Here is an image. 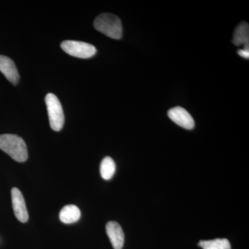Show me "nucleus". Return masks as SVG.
Wrapping results in <instances>:
<instances>
[{
    "label": "nucleus",
    "instance_id": "obj_1",
    "mask_svg": "<svg viewBox=\"0 0 249 249\" xmlns=\"http://www.w3.org/2000/svg\"><path fill=\"white\" fill-rule=\"evenodd\" d=\"M0 149L16 161L24 162L27 160V145L19 136L9 134L0 135Z\"/></svg>",
    "mask_w": 249,
    "mask_h": 249
},
{
    "label": "nucleus",
    "instance_id": "obj_2",
    "mask_svg": "<svg viewBox=\"0 0 249 249\" xmlns=\"http://www.w3.org/2000/svg\"><path fill=\"white\" fill-rule=\"evenodd\" d=\"M95 29L107 37L119 40L122 37V23L119 17L111 14L99 15L93 22Z\"/></svg>",
    "mask_w": 249,
    "mask_h": 249
},
{
    "label": "nucleus",
    "instance_id": "obj_3",
    "mask_svg": "<svg viewBox=\"0 0 249 249\" xmlns=\"http://www.w3.org/2000/svg\"><path fill=\"white\" fill-rule=\"evenodd\" d=\"M45 102L51 127L54 131H60L63 127L65 123V116L61 103L58 97L52 93H49L46 96Z\"/></svg>",
    "mask_w": 249,
    "mask_h": 249
},
{
    "label": "nucleus",
    "instance_id": "obj_4",
    "mask_svg": "<svg viewBox=\"0 0 249 249\" xmlns=\"http://www.w3.org/2000/svg\"><path fill=\"white\" fill-rule=\"evenodd\" d=\"M60 47L69 55L79 58H89L96 53L94 46L80 41L65 40Z\"/></svg>",
    "mask_w": 249,
    "mask_h": 249
},
{
    "label": "nucleus",
    "instance_id": "obj_5",
    "mask_svg": "<svg viewBox=\"0 0 249 249\" xmlns=\"http://www.w3.org/2000/svg\"><path fill=\"white\" fill-rule=\"evenodd\" d=\"M168 117L180 127L192 129L195 127V121L191 114L181 107H175L168 112Z\"/></svg>",
    "mask_w": 249,
    "mask_h": 249
},
{
    "label": "nucleus",
    "instance_id": "obj_6",
    "mask_svg": "<svg viewBox=\"0 0 249 249\" xmlns=\"http://www.w3.org/2000/svg\"><path fill=\"white\" fill-rule=\"evenodd\" d=\"M11 199L15 215L19 222H27L29 214L22 193L17 188L11 190Z\"/></svg>",
    "mask_w": 249,
    "mask_h": 249
},
{
    "label": "nucleus",
    "instance_id": "obj_7",
    "mask_svg": "<svg viewBox=\"0 0 249 249\" xmlns=\"http://www.w3.org/2000/svg\"><path fill=\"white\" fill-rule=\"evenodd\" d=\"M106 232L114 249H122L124 245V232L120 224L116 222H109L106 225Z\"/></svg>",
    "mask_w": 249,
    "mask_h": 249
},
{
    "label": "nucleus",
    "instance_id": "obj_8",
    "mask_svg": "<svg viewBox=\"0 0 249 249\" xmlns=\"http://www.w3.org/2000/svg\"><path fill=\"white\" fill-rule=\"evenodd\" d=\"M0 71L12 84L17 85L19 76L14 62L5 55H0Z\"/></svg>",
    "mask_w": 249,
    "mask_h": 249
},
{
    "label": "nucleus",
    "instance_id": "obj_9",
    "mask_svg": "<svg viewBox=\"0 0 249 249\" xmlns=\"http://www.w3.org/2000/svg\"><path fill=\"white\" fill-rule=\"evenodd\" d=\"M232 42L236 46L243 45L244 49L249 50V26L247 22L241 23L236 28L232 37Z\"/></svg>",
    "mask_w": 249,
    "mask_h": 249
},
{
    "label": "nucleus",
    "instance_id": "obj_10",
    "mask_svg": "<svg viewBox=\"0 0 249 249\" xmlns=\"http://www.w3.org/2000/svg\"><path fill=\"white\" fill-rule=\"evenodd\" d=\"M80 209L75 205H67L60 211L59 217L64 224H70L76 222L80 218Z\"/></svg>",
    "mask_w": 249,
    "mask_h": 249
},
{
    "label": "nucleus",
    "instance_id": "obj_11",
    "mask_svg": "<svg viewBox=\"0 0 249 249\" xmlns=\"http://www.w3.org/2000/svg\"><path fill=\"white\" fill-rule=\"evenodd\" d=\"M116 171L114 160L109 157H106L101 161L100 173L103 179L109 180L114 176Z\"/></svg>",
    "mask_w": 249,
    "mask_h": 249
},
{
    "label": "nucleus",
    "instance_id": "obj_12",
    "mask_svg": "<svg viewBox=\"0 0 249 249\" xmlns=\"http://www.w3.org/2000/svg\"><path fill=\"white\" fill-rule=\"evenodd\" d=\"M198 246L203 249H231L230 242L225 238L200 241Z\"/></svg>",
    "mask_w": 249,
    "mask_h": 249
},
{
    "label": "nucleus",
    "instance_id": "obj_13",
    "mask_svg": "<svg viewBox=\"0 0 249 249\" xmlns=\"http://www.w3.org/2000/svg\"><path fill=\"white\" fill-rule=\"evenodd\" d=\"M237 53H238L240 56L243 57V58L246 59H249V50H247V49H239Z\"/></svg>",
    "mask_w": 249,
    "mask_h": 249
}]
</instances>
